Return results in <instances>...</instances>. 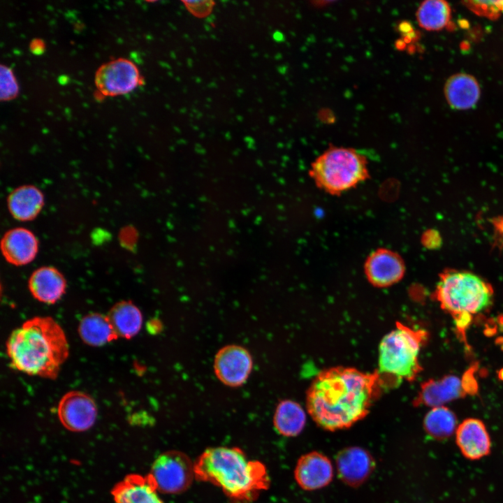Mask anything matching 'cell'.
Here are the masks:
<instances>
[{
    "instance_id": "27",
    "label": "cell",
    "mask_w": 503,
    "mask_h": 503,
    "mask_svg": "<svg viewBox=\"0 0 503 503\" xmlns=\"http://www.w3.org/2000/svg\"><path fill=\"white\" fill-rule=\"evenodd\" d=\"M464 3L476 14L490 18L497 17L503 13V1H468Z\"/></svg>"
},
{
    "instance_id": "12",
    "label": "cell",
    "mask_w": 503,
    "mask_h": 503,
    "mask_svg": "<svg viewBox=\"0 0 503 503\" xmlns=\"http://www.w3.org/2000/svg\"><path fill=\"white\" fill-rule=\"evenodd\" d=\"M402 258L395 252L379 249L372 252L365 264L369 282L375 286L387 287L398 282L404 274Z\"/></svg>"
},
{
    "instance_id": "19",
    "label": "cell",
    "mask_w": 503,
    "mask_h": 503,
    "mask_svg": "<svg viewBox=\"0 0 503 503\" xmlns=\"http://www.w3.org/2000/svg\"><path fill=\"white\" fill-rule=\"evenodd\" d=\"M480 87L476 79L467 73L451 76L444 86V95L449 105L456 110L474 107L480 97Z\"/></svg>"
},
{
    "instance_id": "25",
    "label": "cell",
    "mask_w": 503,
    "mask_h": 503,
    "mask_svg": "<svg viewBox=\"0 0 503 503\" xmlns=\"http://www.w3.org/2000/svg\"><path fill=\"white\" fill-rule=\"evenodd\" d=\"M455 415L444 406L432 408L424 418L425 431L437 439L446 438L456 431L458 425Z\"/></svg>"
},
{
    "instance_id": "17",
    "label": "cell",
    "mask_w": 503,
    "mask_h": 503,
    "mask_svg": "<svg viewBox=\"0 0 503 503\" xmlns=\"http://www.w3.org/2000/svg\"><path fill=\"white\" fill-rule=\"evenodd\" d=\"M456 442L463 455L469 459L485 456L490 449V439L484 424L476 418L462 421L455 431Z\"/></svg>"
},
{
    "instance_id": "10",
    "label": "cell",
    "mask_w": 503,
    "mask_h": 503,
    "mask_svg": "<svg viewBox=\"0 0 503 503\" xmlns=\"http://www.w3.org/2000/svg\"><path fill=\"white\" fill-rule=\"evenodd\" d=\"M97 409L93 399L80 391H70L61 399L58 416L62 425L73 432H82L94 423Z\"/></svg>"
},
{
    "instance_id": "8",
    "label": "cell",
    "mask_w": 503,
    "mask_h": 503,
    "mask_svg": "<svg viewBox=\"0 0 503 503\" xmlns=\"http://www.w3.org/2000/svg\"><path fill=\"white\" fill-rule=\"evenodd\" d=\"M149 474L158 491L177 494L191 484L195 476L194 464L186 454L170 451L157 457Z\"/></svg>"
},
{
    "instance_id": "16",
    "label": "cell",
    "mask_w": 503,
    "mask_h": 503,
    "mask_svg": "<svg viewBox=\"0 0 503 503\" xmlns=\"http://www.w3.org/2000/svg\"><path fill=\"white\" fill-rule=\"evenodd\" d=\"M115 503H163L150 476L131 474L112 489Z\"/></svg>"
},
{
    "instance_id": "1",
    "label": "cell",
    "mask_w": 503,
    "mask_h": 503,
    "mask_svg": "<svg viewBox=\"0 0 503 503\" xmlns=\"http://www.w3.org/2000/svg\"><path fill=\"white\" fill-rule=\"evenodd\" d=\"M382 388L377 370L366 373L344 367L325 370L307 391V411L325 430L346 429L367 415Z\"/></svg>"
},
{
    "instance_id": "20",
    "label": "cell",
    "mask_w": 503,
    "mask_h": 503,
    "mask_svg": "<svg viewBox=\"0 0 503 503\" xmlns=\"http://www.w3.org/2000/svg\"><path fill=\"white\" fill-rule=\"evenodd\" d=\"M43 204V193L32 185H24L15 189L8 198L11 215L24 221L34 219L41 212Z\"/></svg>"
},
{
    "instance_id": "26",
    "label": "cell",
    "mask_w": 503,
    "mask_h": 503,
    "mask_svg": "<svg viewBox=\"0 0 503 503\" xmlns=\"http://www.w3.org/2000/svg\"><path fill=\"white\" fill-rule=\"evenodd\" d=\"M19 85L12 69L6 65L0 66V99L8 101L17 96Z\"/></svg>"
},
{
    "instance_id": "9",
    "label": "cell",
    "mask_w": 503,
    "mask_h": 503,
    "mask_svg": "<svg viewBox=\"0 0 503 503\" xmlns=\"http://www.w3.org/2000/svg\"><path fill=\"white\" fill-rule=\"evenodd\" d=\"M472 370L462 377L447 375L439 379H430L421 385L414 402L431 408L444 404L476 391L477 386Z\"/></svg>"
},
{
    "instance_id": "18",
    "label": "cell",
    "mask_w": 503,
    "mask_h": 503,
    "mask_svg": "<svg viewBox=\"0 0 503 503\" xmlns=\"http://www.w3.org/2000/svg\"><path fill=\"white\" fill-rule=\"evenodd\" d=\"M66 280L56 268L44 266L36 270L29 280V289L38 301L48 304L56 302L66 290Z\"/></svg>"
},
{
    "instance_id": "28",
    "label": "cell",
    "mask_w": 503,
    "mask_h": 503,
    "mask_svg": "<svg viewBox=\"0 0 503 503\" xmlns=\"http://www.w3.org/2000/svg\"><path fill=\"white\" fill-rule=\"evenodd\" d=\"M188 11L194 16L204 18L213 10L215 2L213 1H182Z\"/></svg>"
},
{
    "instance_id": "4",
    "label": "cell",
    "mask_w": 503,
    "mask_h": 503,
    "mask_svg": "<svg viewBox=\"0 0 503 503\" xmlns=\"http://www.w3.org/2000/svg\"><path fill=\"white\" fill-rule=\"evenodd\" d=\"M435 298L442 308L453 316L458 330L464 334L473 315L491 305L493 291L490 284L474 273L451 270L441 275Z\"/></svg>"
},
{
    "instance_id": "3",
    "label": "cell",
    "mask_w": 503,
    "mask_h": 503,
    "mask_svg": "<svg viewBox=\"0 0 503 503\" xmlns=\"http://www.w3.org/2000/svg\"><path fill=\"white\" fill-rule=\"evenodd\" d=\"M194 472L198 480L210 482L238 500H253L260 491L270 486L265 465L248 460L244 452L235 447L206 449L194 463Z\"/></svg>"
},
{
    "instance_id": "6",
    "label": "cell",
    "mask_w": 503,
    "mask_h": 503,
    "mask_svg": "<svg viewBox=\"0 0 503 503\" xmlns=\"http://www.w3.org/2000/svg\"><path fill=\"white\" fill-rule=\"evenodd\" d=\"M310 173L316 184L330 194L349 190L368 177L364 156L347 147L325 151L313 162Z\"/></svg>"
},
{
    "instance_id": "5",
    "label": "cell",
    "mask_w": 503,
    "mask_h": 503,
    "mask_svg": "<svg viewBox=\"0 0 503 503\" xmlns=\"http://www.w3.org/2000/svg\"><path fill=\"white\" fill-rule=\"evenodd\" d=\"M427 335L397 323L395 328L381 340L379 349L378 373L384 387L413 381L422 370L419 352Z\"/></svg>"
},
{
    "instance_id": "7",
    "label": "cell",
    "mask_w": 503,
    "mask_h": 503,
    "mask_svg": "<svg viewBox=\"0 0 503 503\" xmlns=\"http://www.w3.org/2000/svg\"><path fill=\"white\" fill-rule=\"evenodd\" d=\"M144 83L137 66L126 58L103 64L95 73V97L99 100L131 92Z\"/></svg>"
},
{
    "instance_id": "23",
    "label": "cell",
    "mask_w": 503,
    "mask_h": 503,
    "mask_svg": "<svg viewBox=\"0 0 503 503\" xmlns=\"http://www.w3.org/2000/svg\"><path fill=\"white\" fill-rule=\"evenodd\" d=\"M78 332L82 340L93 347L102 346L118 338L108 316L98 313L85 316L80 323Z\"/></svg>"
},
{
    "instance_id": "13",
    "label": "cell",
    "mask_w": 503,
    "mask_h": 503,
    "mask_svg": "<svg viewBox=\"0 0 503 503\" xmlns=\"http://www.w3.org/2000/svg\"><path fill=\"white\" fill-rule=\"evenodd\" d=\"M294 476L304 490H315L328 486L333 477L331 461L321 453L312 451L302 455L297 462Z\"/></svg>"
},
{
    "instance_id": "30",
    "label": "cell",
    "mask_w": 503,
    "mask_h": 503,
    "mask_svg": "<svg viewBox=\"0 0 503 503\" xmlns=\"http://www.w3.org/2000/svg\"><path fill=\"white\" fill-rule=\"evenodd\" d=\"M425 237V244L430 247H435L440 242L439 237L435 231H430Z\"/></svg>"
},
{
    "instance_id": "2",
    "label": "cell",
    "mask_w": 503,
    "mask_h": 503,
    "mask_svg": "<svg viewBox=\"0 0 503 503\" xmlns=\"http://www.w3.org/2000/svg\"><path fill=\"white\" fill-rule=\"evenodd\" d=\"M11 365L29 375L55 379L68 356L61 326L51 317L37 316L15 330L7 343Z\"/></svg>"
},
{
    "instance_id": "22",
    "label": "cell",
    "mask_w": 503,
    "mask_h": 503,
    "mask_svg": "<svg viewBox=\"0 0 503 503\" xmlns=\"http://www.w3.org/2000/svg\"><path fill=\"white\" fill-rule=\"evenodd\" d=\"M273 422L275 429L280 435L295 437L303 430L306 423V414L298 403L286 400L277 405Z\"/></svg>"
},
{
    "instance_id": "14",
    "label": "cell",
    "mask_w": 503,
    "mask_h": 503,
    "mask_svg": "<svg viewBox=\"0 0 503 503\" xmlns=\"http://www.w3.org/2000/svg\"><path fill=\"white\" fill-rule=\"evenodd\" d=\"M374 465L371 454L359 446L345 448L336 456L338 476L350 486L361 485L372 474Z\"/></svg>"
},
{
    "instance_id": "15",
    "label": "cell",
    "mask_w": 503,
    "mask_h": 503,
    "mask_svg": "<svg viewBox=\"0 0 503 503\" xmlns=\"http://www.w3.org/2000/svg\"><path fill=\"white\" fill-rule=\"evenodd\" d=\"M1 245L6 260L15 265H24L31 262L36 256L38 247L35 235L22 227L7 231Z\"/></svg>"
},
{
    "instance_id": "21",
    "label": "cell",
    "mask_w": 503,
    "mask_h": 503,
    "mask_svg": "<svg viewBox=\"0 0 503 503\" xmlns=\"http://www.w3.org/2000/svg\"><path fill=\"white\" fill-rule=\"evenodd\" d=\"M107 316L118 337L130 339L139 332L142 326V314L130 301L116 303Z\"/></svg>"
},
{
    "instance_id": "11",
    "label": "cell",
    "mask_w": 503,
    "mask_h": 503,
    "mask_svg": "<svg viewBox=\"0 0 503 503\" xmlns=\"http://www.w3.org/2000/svg\"><path fill=\"white\" fill-rule=\"evenodd\" d=\"M252 367L251 356L245 348L231 345L217 353L214 363L219 379L230 386L242 384L248 378Z\"/></svg>"
},
{
    "instance_id": "29",
    "label": "cell",
    "mask_w": 503,
    "mask_h": 503,
    "mask_svg": "<svg viewBox=\"0 0 503 503\" xmlns=\"http://www.w3.org/2000/svg\"><path fill=\"white\" fill-rule=\"evenodd\" d=\"M30 52L34 55H41L45 51V43L41 38H33L29 45Z\"/></svg>"
},
{
    "instance_id": "24",
    "label": "cell",
    "mask_w": 503,
    "mask_h": 503,
    "mask_svg": "<svg viewBox=\"0 0 503 503\" xmlns=\"http://www.w3.org/2000/svg\"><path fill=\"white\" fill-rule=\"evenodd\" d=\"M419 26L428 31H439L445 27L451 17V8L442 0H427L416 10Z\"/></svg>"
}]
</instances>
